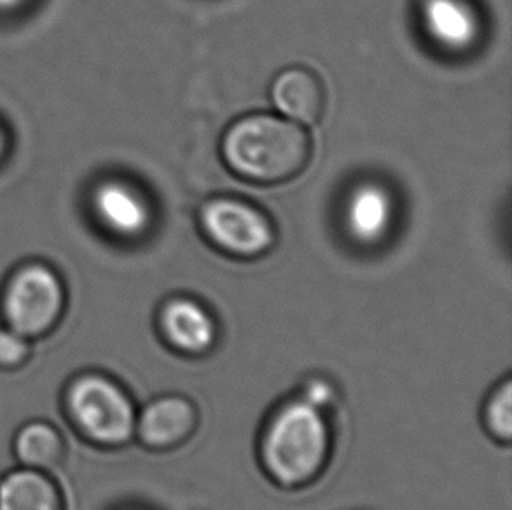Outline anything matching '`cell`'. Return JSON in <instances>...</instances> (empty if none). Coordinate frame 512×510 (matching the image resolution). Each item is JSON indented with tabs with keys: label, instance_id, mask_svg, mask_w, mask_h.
<instances>
[{
	"label": "cell",
	"instance_id": "cell-12",
	"mask_svg": "<svg viewBox=\"0 0 512 510\" xmlns=\"http://www.w3.org/2000/svg\"><path fill=\"white\" fill-rule=\"evenodd\" d=\"M0 510H65V500L46 472L21 469L0 483Z\"/></svg>",
	"mask_w": 512,
	"mask_h": 510
},
{
	"label": "cell",
	"instance_id": "cell-5",
	"mask_svg": "<svg viewBox=\"0 0 512 510\" xmlns=\"http://www.w3.org/2000/svg\"><path fill=\"white\" fill-rule=\"evenodd\" d=\"M200 226L217 249L235 257H259L275 243L266 214L235 198L207 201L200 210Z\"/></svg>",
	"mask_w": 512,
	"mask_h": 510
},
{
	"label": "cell",
	"instance_id": "cell-18",
	"mask_svg": "<svg viewBox=\"0 0 512 510\" xmlns=\"http://www.w3.org/2000/svg\"><path fill=\"white\" fill-rule=\"evenodd\" d=\"M4 149H6V140H4V135H2V131H0V158H2V154H4Z\"/></svg>",
	"mask_w": 512,
	"mask_h": 510
},
{
	"label": "cell",
	"instance_id": "cell-6",
	"mask_svg": "<svg viewBox=\"0 0 512 510\" xmlns=\"http://www.w3.org/2000/svg\"><path fill=\"white\" fill-rule=\"evenodd\" d=\"M198 427L193 402L168 395L149 404L135 423V434L146 448L168 451L186 444Z\"/></svg>",
	"mask_w": 512,
	"mask_h": 510
},
{
	"label": "cell",
	"instance_id": "cell-15",
	"mask_svg": "<svg viewBox=\"0 0 512 510\" xmlns=\"http://www.w3.org/2000/svg\"><path fill=\"white\" fill-rule=\"evenodd\" d=\"M32 357L30 341L21 338L11 329L0 331V369L16 371L27 364Z\"/></svg>",
	"mask_w": 512,
	"mask_h": 510
},
{
	"label": "cell",
	"instance_id": "cell-17",
	"mask_svg": "<svg viewBox=\"0 0 512 510\" xmlns=\"http://www.w3.org/2000/svg\"><path fill=\"white\" fill-rule=\"evenodd\" d=\"M25 0H0V11H11L20 7Z\"/></svg>",
	"mask_w": 512,
	"mask_h": 510
},
{
	"label": "cell",
	"instance_id": "cell-8",
	"mask_svg": "<svg viewBox=\"0 0 512 510\" xmlns=\"http://www.w3.org/2000/svg\"><path fill=\"white\" fill-rule=\"evenodd\" d=\"M93 207L105 228L123 238L142 235L151 222L146 200L132 186L118 180L97 187Z\"/></svg>",
	"mask_w": 512,
	"mask_h": 510
},
{
	"label": "cell",
	"instance_id": "cell-10",
	"mask_svg": "<svg viewBox=\"0 0 512 510\" xmlns=\"http://www.w3.org/2000/svg\"><path fill=\"white\" fill-rule=\"evenodd\" d=\"M422 16L430 37L451 51H462L479 35V18L467 0H423Z\"/></svg>",
	"mask_w": 512,
	"mask_h": 510
},
{
	"label": "cell",
	"instance_id": "cell-2",
	"mask_svg": "<svg viewBox=\"0 0 512 510\" xmlns=\"http://www.w3.org/2000/svg\"><path fill=\"white\" fill-rule=\"evenodd\" d=\"M331 451L329 425L319 407L292 400L271 416L261 441L264 469L285 488L312 483Z\"/></svg>",
	"mask_w": 512,
	"mask_h": 510
},
{
	"label": "cell",
	"instance_id": "cell-14",
	"mask_svg": "<svg viewBox=\"0 0 512 510\" xmlns=\"http://www.w3.org/2000/svg\"><path fill=\"white\" fill-rule=\"evenodd\" d=\"M485 425L488 432L499 439L509 442L512 437V383L506 380L495 388L485 406Z\"/></svg>",
	"mask_w": 512,
	"mask_h": 510
},
{
	"label": "cell",
	"instance_id": "cell-1",
	"mask_svg": "<svg viewBox=\"0 0 512 510\" xmlns=\"http://www.w3.org/2000/svg\"><path fill=\"white\" fill-rule=\"evenodd\" d=\"M310 137L299 123L271 114H252L229 126L222 158L231 172L256 184H280L305 170Z\"/></svg>",
	"mask_w": 512,
	"mask_h": 510
},
{
	"label": "cell",
	"instance_id": "cell-7",
	"mask_svg": "<svg viewBox=\"0 0 512 510\" xmlns=\"http://www.w3.org/2000/svg\"><path fill=\"white\" fill-rule=\"evenodd\" d=\"M161 334L179 352L205 353L214 346L217 327L201 304L186 297L168 301L160 313Z\"/></svg>",
	"mask_w": 512,
	"mask_h": 510
},
{
	"label": "cell",
	"instance_id": "cell-11",
	"mask_svg": "<svg viewBox=\"0 0 512 510\" xmlns=\"http://www.w3.org/2000/svg\"><path fill=\"white\" fill-rule=\"evenodd\" d=\"M394 217V200L380 184H362L353 191L346 207V224L355 240L380 242Z\"/></svg>",
	"mask_w": 512,
	"mask_h": 510
},
{
	"label": "cell",
	"instance_id": "cell-4",
	"mask_svg": "<svg viewBox=\"0 0 512 510\" xmlns=\"http://www.w3.org/2000/svg\"><path fill=\"white\" fill-rule=\"evenodd\" d=\"M65 311V289L53 269L34 262L18 269L2 296L7 329L21 338L42 339L55 331Z\"/></svg>",
	"mask_w": 512,
	"mask_h": 510
},
{
	"label": "cell",
	"instance_id": "cell-13",
	"mask_svg": "<svg viewBox=\"0 0 512 510\" xmlns=\"http://www.w3.org/2000/svg\"><path fill=\"white\" fill-rule=\"evenodd\" d=\"M14 455L25 469L53 470L65 458V441L51 423L30 421L14 437Z\"/></svg>",
	"mask_w": 512,
	"mask_h": 510
},
{
	"label": "cell",
	"instance_id": "cell-9",
	"mask_svg": "<svg viewBox=\"0 0 512 510\" xmlns=\"http://www.w3.org/2000/svg\"><path fill=\"white\" fill-rule=\"evenodd\" d=\"M271 100L285 118L299 125H313L324 112V88L319 77L305 67L278 74L271 86Z\"/></svg>",
	"mask_w": 512,
	"mask_h": 510
},
{
	"label": "cell",
	"instance_id": "cell-16",
	"mask_svg": "<svg viewBox=\"0 0 512 510\" xmlns=\"http://www.w3.org/2000/svg\"><path fill=\"white\" fill-rule=\"evenodd\" d=\"M331 397H333V386L324 380H312L306 385L305 399L303 400L320 409L331 402Z\"/></svg>",
	"mask_w": 512,
	"mask_h": 510
},
{
	"label": "cell",
	"instance_id": "cell-3",
	"mask_svg": "<svg viewBox=\"0 0 512 510\" xmlns=\"http://www.w3.org/2000/svg\"><path fill=\"white\" fill-rule=\"evenodd\" d=\"M65 413L84 441L98 448H121L135 435L137 414L128 393L104 374L88 373L70 381Z\"/></svg>",
	"mask_w": 512,
	"mask_h": 510
}]
</instances>
